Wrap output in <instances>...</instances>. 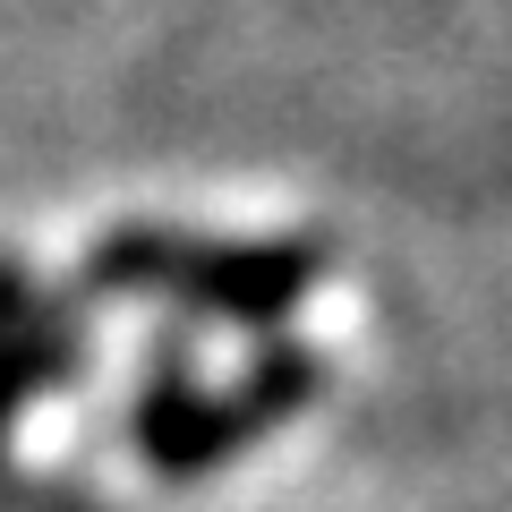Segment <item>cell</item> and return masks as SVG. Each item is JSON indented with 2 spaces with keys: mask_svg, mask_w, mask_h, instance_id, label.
<instances>
[{
  "mask_svg": "<svg viewBox=\"0 0 512 512\" xmlns=\"http://www.w3.org/2000/svg\"><path fill=\"white\" fill-rule=\"evenodd\" d=\"M316 274H325L316 239H180V231H154V222H128V231L94 239L86 256L94 291L171 299L188 316L248 325V333H274L316 291Z\"/></svg>",
  "mask_w": 512,
  "mask_h": 512,
  "instance_id": "obj_1",
  "label": "cell"
},
{
  "mask_svg": "<svg viewBox=\"0 0 512 512\" xmlns=\"http://www.w3.org/2000/svg\"><path fill=\"white\" fill-rule=\"evenodd\" d=\"M52 384H86V316L35 291L18 256H0V444L18 427V410Z\"/></svg>",
  "mask_w": 512,
  "mask_h": 512,
  "instance_id": "obj_3",
  "label": "cell"
},
{
  "mask_svg": "<svg viewBox=\"0 0 512 512\" xmlns=\"http://www.w3.org/2000/svg\"><path fill=\"white\" fill-rule=\"evenodd\" d=\"M316 384H325V359L299 350V342H274L239 384H222V393H197V384L180 376V359H163L146 384H137L128 436H137V453H146L163 478H197V470L239 461L256 436L291 427L299 410L316 402Z\"/></svg>",
  "mask_w": 512,
  "mask_h": 512,
  "instance_id": "obj_2",
  "label": "cell"
}]
</instances>
